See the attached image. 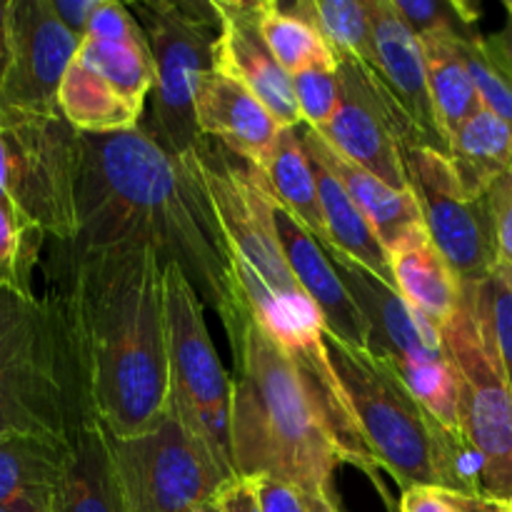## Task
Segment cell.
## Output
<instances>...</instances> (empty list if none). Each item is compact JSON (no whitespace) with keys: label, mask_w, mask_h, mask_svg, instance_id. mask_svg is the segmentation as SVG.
<instances>
[{"label":"cell","mask_w":512,"mask_h":512,"mask_svg":"<svg viewBox=\"0 0 512 512\" xmlns=\"http://www.w3.org/2000/svg\"><path fill=\"white\" fill-rule=\"evenodd\" d=\"M165 323L170 370L168 405L200 435L220 465L235 475L230 453L233 380L215 353L203 300L175 265H165Z\"/></svg>","instance_id":"cell-10"},{"label":"cell","mask_w":512,"mask_h":512,"mask_svg":"<svg viewBox=\"0 0 512 512\" xmlns=\"http://www.w3.org/2000/svg\"><path fill=\"white\" fill-rule=\"evenodd\" d=\"M458 50L475 88H478L483 108L493 110L495 115L512 123V78L488 53L485 35L480 30L458 35Z\"/></svg>","instance_id":"cell-32"},{"label":"cell","mask_w":512,"mask_h":512,"mask_svg":"<svg viewBox=\"0 0 512 512\" xmlns=\"http://www.w3.org/2000/svg\"><path fill=\"white\" fill-rule=\"evenodd\" d=\"M445 350L458 383L460 425L483 455V493L508 503L512 498V388L495 345L475 313L470 290L453 320L443 328Z\"/></svg>","instance_id":"cell-11"},{"label":"cell","mask_w":512,"mask_h":512,"mask_svg":"<svg viewBox=\"0 0 512 512\" xmlns=\"http://www.w3.org/2000/svg\"><path fill=\"white\" fill-rule=\"evenodd\" d=\"M195 123L203 138L220 140L235 158L260 168L280 135V123L238 80L210 70L195 95Z\"/></svg>","instance_id":"cell-19"},{"label":"cell","mask_w":512,"mask_h":512,"mask_svg":"<svg viewBox=\"0 0 512 512\" xmlns=\"http://www.w3.org/2000/svg\"><path fill=\"white\" fill-rule=\"evenodd\" d=\"M375 70L400 108L413 120L425 145L448 155V138L435 115L428 88L423 40L398 13L393 0H368Z\"/></svg>","instance_id":"cell-17"},{"label":"cell","mask_w":512,"mask_h":512,"mask_svg":"<svg viewBox=\"0 0 512 512\" xmlns=\"http://www.w3.org/2000/svg\"><path fill=\"white\" fill-rule=\"evenodd\" d=\"M323 248L333 258L340 278L368 320L370 353L393 365L395 373L440 420V425H445L450 433L465 435L460 425L458 383L445 350L443 330L410 308L393 285L360 268L338 250L328 245Z\"/></svg>","instance_id":"cell-8"},{"label":"cell","mask_w":512,"mask_h":512,"mask_svg":"<svg viewBox=\"0 0 512 512\" xmlns=\"http://www.w3.org/2000/svg\"><path fill=\"white\" fill-rule=\"evenodd\" d=\"M155 60L150 123L145 133L170 155H193L205 145L195 123V95L213 70L220 15L213 0H140L128 5Z\"/></svg>","instance_id":"cell-6"},{"label":"cell","mask_w":512,"mask_h":512,"mask_svg":"<svg viewBox=\"0 0 512 512\" xmlns=\"http://www.w3.org/2000/svg\"><path fill=\"white\" fill-rule=\"evenodd\" d=\"M425 50V68H428V88L433 98L435 115L443 128L445 138H453L460 125L473 118L480 103L478 88L465 68L458 50V35L450 30L420 35Z\"/></svg>","instance_id":"cell-27"},{"label":"cell","mask_w":512,"mask_h":512,"mask_svg":"<svg viewBox=\"0 0 512 512\" xmlns=\"http://www.w3.org/2000/svg\"><path fill=\"white\" fill-rule=\"evenodd\" d=\"M225 335L233 353L230 453L235 475L280 480L323 510L343 512L333 483L343 460L308 380L250 308Z\"/></svg>","instance_id":"cell-3"},{"label":"cell","mask_w":512,"mask_h":512,"mask_svg":"<svg viewBox=\"0 0 512 512\" xmlns=\"http://www.w3.org/2000/svg\"><path fill=\"white\" fill-rule=\"evenodd\" d=\"M70 460V440L13 433L0 438V508L53 512Z\"/></svg>","instance_id":"cell-21"},{"label":"cell","mask_w":512,"mask_h":512,"mask_svg":"<svg viewBox=\"0 0 512 512\" xmlns=\"http://www.w3.org/2000/svg\"><path fill=\"white\" fill-rule=\"evenodd\" d=\"M323 33L335 58H353L375 70L368 0H305L295 3Z\"/></svg>","instance_id":"cell-29"},{"label":"cell","mask_w":512,"mask_h":512,"mask_svg":"<svg viewBox=\"0 0 512 512\" xmlns=\"http://www.w3.org/2000/svg\"><path fill=\"white\" fill-rule=\"evenodd\" d=\"M88 418L63 318L50 298L0 290V438L70 440Z\"/></svg>","instance_id":"cell-5"},{"label":"cell","mask_w":512,"mask_h":512,"mask_svg":"<svg viewBox=\"0 0 512 512\" xmlns=\"http://www.w3.org/2000/svg\"><path fill=\"white\" fill-rule=\"evenodd\" d=\"M48 235L0 195V290L35 300L33 270Z\"/></svg>","instance_id":"cell-30"},{"label":"cell","mask_w":512,"mask_h":512,"mask_svg":"<svg viewBox=\"0 0 512 512\" xmlns=\"http://www.w3.org/2000/svg\"><path fill=\"white\" fill-rule=\"evenodd\" d=\"M270 205H273V223L290 270L323 315L325 333L355 348L370 350L368 320L350 295L348 285L340 278L333 258L325 253L323 243L273 198H270Z\"/></svg>","instance_id":"cell-18"},{"label":"cell","mask_w":512,"mask_h":512,"mask_svg":"<svg viewBox=\"0 0 512 512\" xmlns=\"http://www.w3.org/2000/svg\"><path fill=\"white\" fill-rule=\"evenodd\" d=\"M258 13L265 40L290 78L320 65H338V58L318 25L295 3L280 5L273 0H258Z\"/></svg>","instance_id":"cell-28"},{"label":"cell","mask_w":512,"mask_h":512,"mask_svg":"<svg viewBox=\"0 0 512 512\" xmlns=\"http://www.w3.org/2000/svg\"><path fill=\"white\" fill-rule=\"evenodd\" d=\"M98 5L100 0H50V8L58 15L60 23H63L70 33L78 35L80 40L88 33V25L90 20H93Z\"/></svg>","instance_id":"cell-38"},{"label":"cell","mask_w":512,"mask_h":512,"mask_svg":"<svg viewBox=\"0 0 512 512\" xmlns=\"http://www.w3.org/2000/svg\"><path fill=\"white\" fill-rule=\"evenodd\" d=\"M388 255L395 290L410 308L443 330L463 308L465 288L425 225L410 228Z\"/></svg>","instance_id":"cell-20"},{"label":"cell","mask_w":512,"mask_h":512,"mask_svg":"<svg viewBox=\"0 0 512 512\" xmlns=\"http://www.w3.org/2000/svg\"><path fill=\"white\" fill-rule=\"evenodd\" d=\"M78 135L63 113L0 105V195L53 243L78 235Z\"/></svg>","instance_id":"cell-7"},{"label":"cell","mask_w":512,"mask_h":512,"mask_svg":"<svg viewBox=\"0 0 512 512\" xmlns=\"http://www.w3.org/2000/svg\"><path fill=\"white\" fill-rule=\"evenodd\" d=\"M295 100H298L303 123L313 130H325L343 100L338 65H320L293 75Z\"/></svg>","instance_id":"cell-33"},{"label":"cell","mask_w":512,"mask_h":512,"mask_svg":"<svg viewBox=\"0 0 512 512\" xmlns=\"http://www.w3.org/2000/svg\"><path fill=\"white\" fill-rule=\"evenodd\" d=\"M220 15V33L213 45V70L238 80L265 108L280 128L303 123L293 78L270 50L260 28L258 0H213Z\"/></svg>","instance_id":"cell-16"},{"label":"cell","mask_w":512,"mask_h":512,"mask_svg":"<svg viewBox=\"0 0 512 512\" xmlns=\"http://www.w3.org/2000/svg\"><path fill=\"white\" fill-rule=\"evenodd\" d=\"M10 65V0H0V88Z\"/></svg>","instance_id":"cell-41"},{"label":"cell","mask_w":512,"mask_h":512,"mask_svg":"<svg viewBox=\"0 0 512 512\" xmlns=\"http://www.w3.org/2000/svg\"><path fill=\"white\" fill-rule=\"evenodd\" d=\"M88 410L113 438L153 428L170 400L165 265L150 248L55 243L53 293Z\"/></svg>","instance_id":"cell-2"},{"label":"cell","mask_w":512,"mask_h":512,"mask_svg":"<svg viewBox=\"0 0 512 512\" xmlns=\"http://www.w3.org/2000/svg\"><path fill=\"white\" fill-rule=\"evenodd\" d=\"M153 88L155 60L143 28L123 38L85 35L60 83L58 108L78 133H123L138 128Z\"/></svg>","instance_id":"cell-12"},{"label":"cell","mask_w":512,"mask_h":512,"mask_svg":"<svg viewBox=\"0 0 512 512\" xmlns=\"http://www.w3.org/2000/svg\"><path fill=\"white\" fill-rule=\"evenodd\" d=\"M258 488L260 508L263 512H328L315 505L308 495L288 483H280L273 478H253Z\"/></svg>","instance_id":"cell-37"},{"label":"cell","mask_w":512,"mask_h":512,"mask_svg":"<svg viewBox=\"0 0 512 512\" xmlns=\"http://www.w3.org/2000/svg\"><path fill=\"white\" fill-rule=\"evenodd\" d=\"M250 168V165H248ZM263 185L265 193L283 205L290 215L300 220L320 243H325L323 210L318 200V185H315L313 165L308 153L300 143L298 128H283L273 150L260 168H250Z\"/></svg>","instance_id":"cell-25"},{"label":"cell","mask_w":512,"mask_h":512,"mask_svg":"<svg viewBox=\"0 0 512 512\" xmlns=\"http://www.w3.org/2000/svg\"><path fill=\"white\" fill-rule=\"evenodd\" d=\"M485 198H488L490 215H493L500 263L512 265V170L490 185Z\"/></svg>","instance_id":"cell-36"},{"label":"cell","mask_w":512,"mask_h":512,"mask_svg":"<svg viewBox=\"0 0 512 512\" xmlns=\"http://www.w3.org/2000/svg\"><path fill=\"white\" fill-rule=\"evenodd\" d=\"M338 70L343 100L320 135L343 158L378 175L390 188L410 190L403 148L413 143L425 145L413 120L368 65L353 58H338Z\"/></svg>","instance_id":"cell-14"},{"label":"cell","mask_w":512,"mask_h":512,"mask_svg":"<svg viewBox=\"0 0 512 512\" xmlns=\"http://www.w3.org/2000/svg\"><path fill=\"white\" fill-rule=\"evenodd\" d=\"M403 163L425 230L463 288H478L500 263L488 198H470L448 155L430 145H405Z\"/></svg>","instance_id":"cell-13"},{"label":"cell","mask_w":512,"mask_h":512,"mask_svg":"<svg viewBox=\"0 0 512 512\" xmlns=\"http://www.w3.org/2000/svg\"><path fill=\"white\" fill-rule=\"evenodd\" d=\"M333 368L348 393L380 468L403 490L448 488L483 493L485 460L465 435L450 433L415 398L390 363L325 333Z\"/></svg>","instance_id":"cell-4"},{"label":"cell","mask_w":512,"mask_h":512,"mask_svg":"<svg viewBox=\"0 0 512 512\" xmlns=\"http://www.w3.org/2000/svg\"><path fill=\"white\" fill-rule=\"evenodd\" d=\"M218 503L223 505L225 512H263L253 478L230 480L228 488L220 493Z\"/></svg>","instance_id":"cell-39"},{"label":"cell","mask_w":512,"mask_h":512,"mask_svg":"<svg viewBox=\"0 0 512 512\" xmlns=\"http://www.w3.org/2000/svg\"><path fill=\"white\" fill-rule=\"evenodd\" d=\"M0 512H8V510H3V508H0Z\"/></svg>","instance_id":"cell-44"},{"label":"cell","mask_w":512,"mask_h":512,"mask_svg":"<svg viewBox=\"0 0 512 512\" xmlns=\"http://www.w3.org/2000/svg\"><path fill=\"white\" fill-rule=\"evenodd\" d=\"M400 512H508V503L488 495H468L425 485V488L403 490Z\"/></svg>","instance_id":"cell-35"},{"label":"cell","mask_w":512,"mask_h":512,"mask_svg":"<svg viewBox=\"0 0 512 512\" xmlns=\"http://www.w3.org/2000/svg\"><path fill=\"white\" fill-rule=\"evenodd\" d=\"M80 48L50 8V0H10V65L0 105L33 113H60L58 93Z\"/></svg>","instance_id":"cell-15"},{"label":"cell","mask_w":512,"mask_h":512,"mask_svg":"<svg viewBox=\"0 0 512 512\" xmlns=\"http://www.w3.org/2000/svg\"><path fill=\"white\" fill-rule=\"evenodd\" d=\"M305 153H308L310 165H313L320 210H323L325 220V233H328L323 245L338 250L340 255H345L348 260L358 263L360 268H365L368 273L378 275L380 280L393 285L390 255L388 250H385V245L380 243L373 225L368 223L363 210L353 203V198H350L348 190L343 188V183L335 178L333 170H330L318 155L310 153V150H305Z\"/></svg>","instance_id":"cell-24"},{"label":"cell","mask_w":512,"mask_h":512,"mask_svg":"<svg viewBox=\"0 0 512 512\" xmlns=\"http://www.w3.org/2000/svg\"><path fill=\"white\" fill-rule=\"evenodd\" d=\"M465 290H470L475 313L493 340L495 353L512 388V265L498 263L478 288Z\"/></svg>","instance_id":"cell-31"},{"label":"cell","mask_w":512,"mask_h":512,"mask_svg":"<svg viewBox=\"0 0 512 512\" xmlns=\"http://www.w3.org/2000/svg\"><path fill=\"white\" fill-rule=\"evenodd\" d=\"M508 512H512V498L508 500Z\"/></svg>","instance_id":"cell-43"},{"label":"cell","mask_w":512,"mask_h":512,"mask_svg":"<svg viewBox=\"0 0 512 512\" xmlns=\"http://www.w3.org/2000/svg\"><path fill=\"white\" fill-rule=\"evenodd\" d=\"M198 512H225V510H223V505H220L218 500H215V503L205 505V508H203V510H198Z\"/></svg>","instance_id":"cell-42"},{"label":"cell","mask_w":512,"mask_h":512,"mask_svg":"<svg viewBox=\"0 0 512 512\" xmlns=\"http://www.w3.org/2000/svg\"><path fill=\"white\" fill-rule=\"evenodd\" d=\"M110 448L128 512H198L238 478L170 405L145 433L110 435Z\"/></svg>","instance_id":"cell-9"},{"label":"cell","mask_w":512,"mask_h":512,"mask_svg":"<svg viewBox=\"0 0 512 512\" xmlns=\"http://www.w3.org/2000/svg\"><path fill=\"white\" fill-rule=\"evenodd\" d=\"M448 158L470 198H485L490 185L512 170V123L480 108L448 143Z\"/></svg>","instance_id":"cell-26"},{"label":"cell","mask_w":512,"mask_h":512,"mask_svg":"<svg viewBox=\"0 0 512 512\" xmlns=\"http://www.w3.org/2000/svg\"><path fill=\"white\" fill-rule=\"evenodd\" d=\"M78 235L83 250L150 248L175 265L220 315L225 330L243 318L233 253L198 168V153L170 155L143 125L78 135Z\"/></svg>","instance_id":"cell-1"},{"label":"cell","mask_w":512,"mask_h":512,"mask_svg":"<svg viewBox=\"0 0 512 512\" xmlns=\"http://www.w3.org/2000/svg\"><path fill=\"white\" fill-rule=\"evenodd\" d=\"M298 135L303 148L310 150L313 155H318V158L333 170L335 178L343 183V188L348 190L353 203L363 210L368 223L373 225V230L378 233L385 250L393 248L410 228L423 223V215H420L418 200H415L413 190L390 188V185L385 183V180H380L378 175L368 173L365 168H360V165L343 158L338 150L330 148L328 140H325L323 135L315 133V130L308 128L305 123L298 125Z\"/></svg>","instance_id":"cell-22"},{"label":"cell","mask_w":512,"mask_h":512,"mask_svg":"<svg viewBox=\"0 0 512 512\" xmlns=\"http://www.w3.org/2000/svg\"><path fill=\"white\" fill-rule=\"evenodd\" d=\"M53 512H128L110 448V433L98 418L78 425Z\"/></svg>","instance_id":"cell-23"},{"label":"cell","mask_w":512,"mask_h":512,"mask_svg":"<svg viewBox=\"0 0 512 512\" xmlns=\"http://www.w3.org/2000/svg\"><path fill=\"white\" fill-rule=\"evenodd\" d=\"M505 25L493 35H485V48L493 55L495 63L505 70V73L512 78V0L505 3Z\"/></svg>","instance_id":"cell-40"},{"label":"cell","mask_w":512,"mask_h":512,"mask_svg":"<svg viewBox=\"0 0 512 512\" xmlns=\"http://www.w3.org/2000/svg\"><path fill=\"white\" fill-rule=\"evenodd\" d=\"M393 3L418 35L440 33V30L465 35L478 30V10L468 3H453V0H393Z\"/></svg>","instance_id":"cell-34"}]
</instances>
